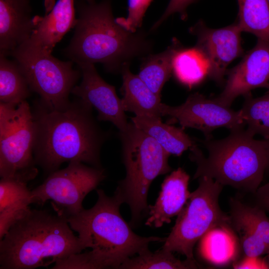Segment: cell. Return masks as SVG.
I'll use <instances>...</instances> for the list:
<instances>
[{
  "mask_svg": "<svg viewBox=\"0 0 269 269\" xmlns=\"http://www.w3.org/2000/svg\"><path fill=\"white\" fill-rule=\"evenodd\" d=\"M92 110L78 98L61 110L48 109L39 100L35 102L31 110L35 164L50 173L65 162L101 168L100 154L105 137Z\"/></svg>",
  "mask_w": 269,
  "mask_h": 269,
  "instance_id": "1",
  "label": "cell"
},
{
  "mask_svg": "<svg viewBox=\"0 0 269 269\" xmlns=\"http://www.w3.org/2000/svg\"><path fill=\"white\" fill-rule=\"evenodd\" d=\"M70 44L65 50L77 65L101 63L106 71L121 73L136 58L152 53L153 42L141 29L129 31L115 19L110 0L81 2Z\"/></svg>",
  "mask_w": 269,
  "mask_h": 269,
  "instance_id": "2",
  "label": "cell"
},
{
  "mask_svg": "<svg viewBox=\"0 0 269 269\" xmlns=\"http://www.w3.org/2000/svg\"><path fill=\"white\" fill-rule=\"evenodd\" d=\"M83 250L65 216L30 209L0 240V269L45 267Z\"/></svg>",
  "mask_w": 269,
  "mask_h": 269,
  "instance_id": "3",
  "label": "cell"
},
{
  "mask_svg": "<svg viewBox=\"0 0 269 269\" xmlns=\"http://www.w3.org/2000/svg\"><path fill=\"white\" fill-rule=\"evenodd\" d=\"M98 200L90 209L67 217L79 242L89 252L99 269H119L127 260L148 249L151 242L166 238L142 237L136 234L120 214L122 201L114 194L110 197L97 190Z\"/></svg>",
  "mask_w": 269,
  "mask_h": 269,
  "instance_id": "4",
  "label": "cell"
},
{
  "mask_svg": "<svg viewBox=\"0 0 269 269\" xmlns=\"http://www.w3.org/2000/svg\"><path fill=\"white\" fill-rule=\"evenodd\" d=\"M244 128L231 131L226 137L203 140L206 157L195 144L190 148V159L197 165L193 179L205 176L223 186L228 185L255 194L266 173L267 155L264 139Z\"/></svg>",
  "mask_w": 269,
  "mask_h": 269,
  "instance_id": "5",
  "label": "cell"
},
{
  "mask_svg": "<svg viewBox=\"0 0 269 269\" xmlns=\"http://www.w3.org/2000/svg\"><path fill=\"white\" fill-rule=\"evenodd\" d=\"M119 134L126 175L119 181L114 194L129 206L131 225L134 226L148 212L147 197L152 182L171 171L170 155L132 122Z\"/></svg>",
  "mask_w": 269,
  "mask_h": 269,
  "instance_id": "6",
  "label": "cell"
},
{
  "mask_svg": "<svg viewBox=\"0 0 269 269\" xmlns=\"http://www.w3.org/2000/svg\"><path fill=\"white\" fill-rule=\"evenodd\" d=\"M198 179V187L191 193L177 215L162 248L191 261H195L193 248L198 241L212 228L229 224V215L223 212L219 203L223 186L207 177Z\"/></svg>",
  "mask_w": 269,
  "mask_h": 269,
  "instance_id": "7",
  "label": "cell"
},
{
  "mask_svg": "<svg viewBox=\"0 0 269 269\" xmlns=\"http://www.w3.org/2000/svg\"><path fill=\"white\" fill-rule=\"evenodd\" d=\"M34 125L26 101L0 103V176L27 183L38 173L33 157Z\"/></svg>",
  "mask_w": 269,
  "mask_h": 269,
  "instance_id": "8",
  "label": "cell"
},
{
  "mask_svg": "<svg viewBox=\"0 0 269 269\" xmlns=\"http://www.w3.org/2000/svg\"><path fill=\"white\" fill-rule=\"evenodd\" d=\"M12 56L25 76L31 91L51 110H61L70 103L69 96L80 77L72 61H61L50 54L13 51Z\"/></svg>",
  "mask_w": 269,
  "mask_h": 269,
  "instance_id": "9",
  "label": "cell"
},
{
  "mask_svg": "<svg viewBox=\"0 0 269 269\" xmlns=\"http://www.w3.org/2000/svg\"><path fill=\"white\" fill-rule=\"evenodd\" d=\"M106 177L102 168L71 161L63 169L50 173L45 181L31 191V203L43 205L52 200L58 213L66 218L80 213L86 195Z\"/></svg>",
  "mask_w": 269,
  "mask_h": 269,
  "instance_id": "10",
  "label": "cell"
},
{
  "mask_svg": "<svg viewBox=\"0 0 269 269\" xmlns=\"http://www.w3.org/2000/svg\"><path fill=\"white\" fill-rule=\"evenodd\" d=\"M162 116H169L179 123L182 129H197L205 138L211 137L216 129L225 128L230 131L244 128L246 124L240 111H235L202 94L196 93L189 95L185 102L177 106L161 103Z\"/></svg>",
  "mask_w": 269,
  "mask_h": 269,
  "instance_id": "11",
  "label": "cell"
},
{
  "mask_svg": "<svg viewBox=\"0 0 269 269\" xmlns=\"http://www.w3.org/2000/svg\"><path fill=\"white\" fill-rule=\"evenodd\" d=\"M197 36L195 47L208 64V76L219 84L224 81L227 67L243 53L241 33L238 23L218 29L206 27L198 22L190 29Z\"/></svg>",
  "mask_w": 269,
  "mask_h": 269,
  "instance_id": "12",
  "label": "cell"
},
{
  "mask_svg": "<svg viewBox=\"0 0 269 269\" xmlns=\"http://www.w3.org/2000/svg\"><path fill=\"white\" fill-rule=\"evenodd\" d=\"M258 88H269V41L260 39L241 62L229 71L223 91L214 99L230 107L236 98L245 97Z\"/></svg>",
  "mask_w": 269,
  "mask_h": 269,
  "instance_id": "13",
  "label": "cell"
},
{
  "mask_svg": "<svg viewBox=\"0 0 269 269\" xmlns=\"http://www.w3.org/2000/svg\"><path fill=\"white\" fill-rule=\"evenodd\" d=\"M78 65L81 71L82 81L73 88L71 93L94 107L98 112L99 121L111 122L119 131L125 130L129 122L115 87L101 77L94 64Z\"/></svg>",
  "mask_w": 269,
  "mask_h": 269,
  "instance_id": "14",
  "label": "cell"
},
{
  "mask_svg": "<svg viewBox=\"0 0 269 269\" xmlns=\"http://www.w3.org/2000/svg\"><path fill=\"white\" fill-rule=\"evenodd\" d=\"M76 20L74 0H58L49 13L34 18L30 37L14 51L50 54L56 44L75 26Z\"/></svg>",
  "mask_w": 269,
  "mask_h": 269,
  "instance_id": "15",
  "label": "cell"
},
{
  "mask_svg": "<svg viewBox=\"0 0 269 269\" xmlns=\"http://www.w3.org/2000/svg\"><path fill=\"white\" fill-rule=\"evenodd\" d=\"M29 0H0V54L10 56L30 37L34 27Z\"/></svg>",
  "mask_w": 269,
  "mask_h": 269,
  "instance_id": "16",
  "label": "cell"
},
{
  "mask_svg": "<svg viewBox=\"0 0 269 269\" xmlns=\"http://www.w3.org/2000/svg\"><path fill=\"white\" fill-rule=\"evenodd\" d=\"M189 175L181 167L167 176L155 204L148 205L149 217L145 225L161 227L180 212L191 193L188 190Z\"/></svg>",
  "mask_w": 269,
  "mask_h": 269,
  "instance_id": "17",
  "label": "cell"
},
{
  "mask_svg": "<svg viewBox=\"0 0 269 269\" xmlns=\"http://www.w3.org/2000/svg\"><path fill=\"white\" fill-rule=\"evenodd\" d=\"M130 65L125 66L121 73L123 84L121 90L124 111L134 113L136 116L161 117V97L153 92L139 77L133 74Z\"/></svg>",
  "mask_w": 269,
  "mask_h": 269,
  "instance_id": "18",
  "label": "cell"
},
{
  "mask_svg": "<svg viewBox=\"0 0 269 269\" xmlns=\"http://www.w3.org/2000/svg\"><path fill=\"white\" fill-rule=\"evenodd\" d=\"M132 122L152 137L170 155L180 156L195 142L183 130L163 123L160 117L136 116Z\"/></svg>",
  "mask_w": 269,
  "mask_h": 269,
  "instance_id": "19",
  "label": "cell"
},
{
  "mask_svg": "<svg viewBox=\"0 0 269 269\" xmlns=\"http://www.w3.org/2000/svg\"><path fill=\"white\" fill-rule=\"evenodd\" d=\"M199 241L201 256L212 264L227 265L238 254L239 241L230 224L212 228Z\"/></svg>",
  "mask_w": 269,
  "mask_h": 269,
  "instance_id": "20",
  "label": "cell"
},
{
  "mask_svg": "<svg viewBox=\"0 0 269 269\" xmlns=\"http://www.w3.org/2000/svg\"><path fill=\"white\" fill-rule=\"evenodd\" d=\"M181 47L177 41L164 51L157 54H149L142 58L137 74L145 84L158 96L165 83L172 73L174 57Z\"/></svg>",
  "mask_w": 269,
  "mask_h": 269,
  "instance_id": "21",
  "label": "cell"
},
{
  "mask_svg": "<svg viewBox=\"0 0 269 269\" xmlns=\"http://www.w3.org/2000/svg\"><path fill=\"white\" fill-rule=\"evenodd\" d=\"M0 54V103L17 106L31 90L18 63Z\"/></svg>",
  "mask_w": 269,
  "mask_h": 269,
  "instance_id": "22",
  "label": "cell"
},
{
  "mask_svg": "<svg viewBox=\"0 0 269 269\" xmlns=\"http://www.w3.org/2000/svg\"><path fill=\"white\" fill-rule=\"evenodd\" d=\"M207 60L195 47L180 48L176 53L172 66V74L181 84L192 87L208 76Z\"/></svg>",
  "mask_w": 269,
  "mask_h": 269,
  "instance_id": "23",
  "label": "cell"
},
{
  "mask_svg": "<svg viewBox=\"0 0 269 269\" xmlns=\"http://www.w3.org/2000/svg\"><path fill=\"white\" fill-rule=\"evenodd\" d=\"M239 22L242 31L269 41V2L268 0H238Z\"/></svg>",
  "mask_w": 269,
  "mask_h": 269,
  "instance_id": "24",
  "label": "cell"
},
{
  "mask_svg": "<svg viewBox=\"0 0 269 269\" xmlns=\"http://www.w3.org/2000/svg\"><path fill=\"white\" fill-rule=\"evenodd\" d=\"M230 225L251 230L269 246V218L265 210L257 205H248L235 198L230 199Z\"/></svg>",
  "mask_w": 269,
  "mask_h": 269,
  "instance_id": "25",
  "label": "cell"
},
{
  "mask_svg": "<svg viewBox=\"0 0 269 269\" xmlns=\"http://www.w3.org/2000/svg\"><path fill=\"white\" fill-rule=\"evenodd\" d=\"M173 253L161 248L154 253L148 249L125 261L119 267L122 269H190L200 266L196 261L176 258Z\"/></svg>",
  "mask_w": 269,
  "mask_h": 269,
  "instance_id": "26",
  "label": "cell"
},
{
  "mask_svg": "<svg viewBox=\"0 0 269 269\" xmlns=\"http://www.w3.org/2000/svg\"><path fill=\"white\" fill-rule=\"evenodd\" d=\"M240 110L247 130L254 135L258 134L264 139L269 138V92L253 98L251 94L245 96Z\"/></svg>",
  "mask_w": 269,
  "mask_h": 269,
  "instance_id": "27",
  "label": "cell"
},
{
  "mask_svg": "<svg viewBox=\"0 0 269 269\" xmlns=\"http://www.w3.org/2000/svg\"><path fill=\"white\" fill-rule=\"evenodd\" d=\"M25 182L13 178H1L0 212L22 202L31 203V193Z\"/></svg>",
  "mask_w": 269,
  "mask_h": 269,
  "instance_id": "28",
  "label": "cell"
},
{
  "mask_svg": "<svg viewBox=\"0 0 269 269\" xmlns=\"http://www.w3.org/2000/svg\"><path fill=\"white\" fill-rule=\"evenodd\" d=\"M152 0H128L127 17L116 18V21L129 31H137L141 27L144 15Z\"/></svg>",
  "mask_w": 269,
  "mask_h": 269,
  "instance_id": "29",
  "label": "cell"
},
{
  "mask_svg": "<svg viewBox=\"0 0 269 269\" xmlns=\"http://www.w3.org/2000/svg\"><path fill=\"white\" fill-rule=\"evenodd\" d=\"M29 204L27 202H22L10 206L0 212V240L15 222L30 210Z\"/></svg>",
  "mask_w": 269,
  "mask_h": 269,
  "instance_id": "30",
  "label": "cell"
},
{
  "mask_svg": "<svg viewBox=\"0 0 269 269\" xmlns=\"http://www.w3.org/2000/svg\"><path fill=\"white\" fill-rule=\"evenodd\" d=\"M52 269H98L89 252L71 255L66 258L57 261Z\"/></svg>",
  "mask_w": 269,
  "mask_h": 269,
  "instance_id": "31",
  "label": "cell"
},
{
  "mask_svg": "<svg viewBox=\"0 0 269 269\" xmlns=\"http://www.w3.org/2000/svg\"><path fill=\"white\" fill-rule=\"evenodd\" d=\"M196 0H170L165 11L160 18L152 25L150 30L153 31L157 29L169 16L175 13H179L182 18L186 17L187 7Z\"/></svg>",
  "mask_w": 269,
  "mask_h": 269,
  "instance_id": "32",
  "label": "cell"
},
{
  "mask_svg": "<svg viewBox=\"0 0 269 269\" xmlns=\"http://www.w3.org/2000/svg\"><path fill=\"white\" fill-rule=\"evenodd\" d=\"M259 257H250L245 256L241 260L233 264L234 269H269L267 263L261 260Z\"/></svg>",
  "mask_w": 269,
  "mask_h": 269,
  "instance_id": "33",
  "label": "cell"
},
{
  "mask_svg": "<svg viewBox=\"0 0 269 269\" xmlns=\"http://www.w3.org/2000/svg\"><path fill=\"white\" fill-rule=\"evenodd\" d=\"M254 194L256 205L269 213V182L260 186Z\"/></svg>",
  "mask_w": 269,
  "mask_h": 269,
  "instance_id": "34",
  "label": "cell"
},
{
  "mask_svg": "<svg viewBox=\"0 0 269 269\" xmlns=\"http://www.w3.org/2000/svg\"><path fill=\"white\" fill-rule=\"evenodd\" d=\"M264 140L265 143L267 155V163L266 172H268L269 173V138L267 139H264Z\"/></svg>",
  "mask_w": 269,
  "mask_h": 269,
  "instance_id": "35",
  "label": "cell"
},
{
  "mask_svg": "<svg viewBox=\"0 0 269 269\" xmlns=\"http://www.w3.org/2000/svg\"><path fill=\"white\" fill-rule=\"evenodd\" d=\"M267 263L269 267V252L267 254Z\"/></svg>",
  "mask_w": 269,
  "mask_h": 269,
  "instance_id": "36",
  "label": "cell"
},
{
  "mask_svg": "<svg viewBox=\"0 0 269 269\" xmlns=\"http://www.w3.org/2000/svg\"><path fill=\"white\" fill-rule=\"evenodd\" d=\"M88 2H92L94 1V0H86Z\"/></svg>",
  "mask_w": 269,
  "mask_h": 269,
  "instance_id": "37",
  "label": "cell"
},
{
  "mask_svg": "<svg viewBox=\"0 0 269 269\" xmlns=\"http://www.w3.org/2000/svg\"><path fill=\"white\" fill-rule=\"evenodd\" d=\"M267 92H269V88H268V91H267Z\"/></svg>",
  "mask_w": 269,
  "mask_h": 269,
  "instance_id": "38",
  "label": "cell"
},
{
  "mask_svg": "<svg viewBox=\"0 0 269 269\" xmlns=\"http://www.w3.org/2000/svg\"><path fill=\"white\" fill-rule=\"evenodd\" d=\"M268 0V1L269 2V0Z\"/></svg>",
  "mask_w": 269,
  "mask_h": 269,
  "instance_id": "39",
  "label": "cell"
}]
</instances>
